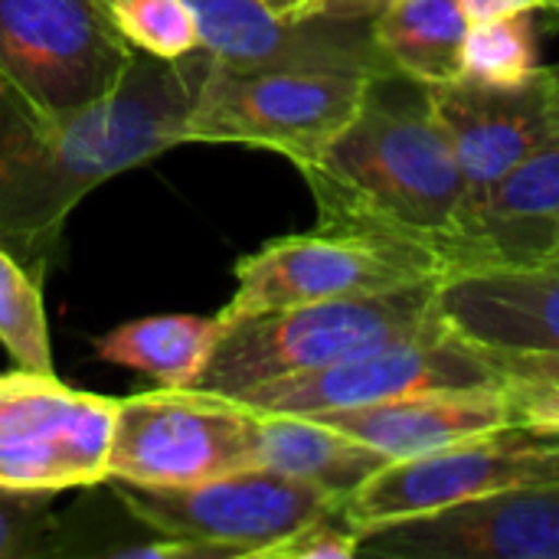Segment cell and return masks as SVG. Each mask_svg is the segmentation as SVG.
I'll list each match as a JSON object with an SVG mask.
<instances>
[{
	"label": "cell",
	"mask_w": 559,
	"mask_h": 559,
	"mask_svg": "<svg viewBox=\"0 0 559 559\" xmlns=\"http://www.w3.org/2000/svg\"><path fill=\"white\" fill-rule=\"evenodd\" d=\"M200 46L233 69H334L370 79L396 75L373 43L370 20H278L259 0H187Z\"/></svg>",
	"instance_id": "14"
},
{
	"label": "cell",
	"mask_w": 559,
	"mask_h": 559,
	"mask_svg": "<svg viewBox=\"0 0 559 559\" xmlns=\"http://www.w3.org/2000/svg\"><path fill=\"white\" fill-rule=\"evenodd\" d=\"M396 75L373 79L354 121L298 167L318 229L380 236L429 255L442 278L459 236L465 180L423 88L393 92Z\"/></svg>",
	"instance_id": "2"
},
{
	"label": "cell",
	"mask_w": 559,
	"mask_h": 559,
	"mask_svg": "<svg viewBox=\"0 0 559 559\" xmlns=\"http://www.w3.org/2000/svg\"><path fill=\"white\" fill-rule=\"evenodd\" d=\"M272 16H278V20H292V23H298V20H311V7H314V0H259Z\"/></svg>",
	"instance_id": "29"
},
{
	"label": "cell",
	"mask_w": 559,
	"mask_h": 559,
	"mask_svg": "<svg viewBox=\"0 0 559 559\" xmlns=\"http://www.w3.org/2000/svg\"><path fill=\"white\" fill-rule=\"evenodd\" d=\"M360 550V534L344 521L341 511L311 521L295 537L272 547L265 559H350Z\"/></svg>",
	"instance_id": "26"
},
{
	"label": "cell",
	"mask_w": 559,
	"mask_h": 559,
	"mask_svg": "<svg viewBox=\"0 0 559 559\" xmlns=\"http://www.w3.org/2000/svg\"><path fill=\"white\" fill-rule=\"evenodd\" d=\"M550 3H554V0H544V7H550Z\"/></svg>",
	"instance_id": "32"
},
{
	"label": "cell",
	"mask_w": 559,
	"mask_h": 559,
	"mask_svg": "<svg viewBox=\"0 0 559 559\" xmlns=\"http://www.w3.org/2000/svg\"><path fill=\"white\" fill-rule=\"evenodd\" d=\"M396 0H314L311 16L328 20H373Z\"/></svg>",
	"instance_id": "27"
},
{
	"label": "cell",
	"mask_w": 559,
	"mask_h": 559,
	"mask_svg": "<svg viewBox=\"0 0 559 559\" xmlns=\"http://www.w3.org/2000/svg\"><path fill=\"white\" fill-rule=\"evenodd\" d=\"M108 485L151 527L206 544L219 557L265 559L311 521L341 511L337 495L269 468H242L190 488Z\"/></svg>",
	"instance_id": "7"
},
{
	"label": "cell",
	"mask_w": 559,
	"mask_h": 559,
	"mask_svg": "<svg viewBox=\"0 0 559 559\" xmlns=\"http://www.w3.org/2000/svg\"><path fill=\"white\" fill-rule=\"evenodd\" d=\"M501 386V367L488 347H478L452 328L429 337L396 341L331 367L269 380L233 396L249 413L318 416L386 403L423 390H481Z\"/></svg>",
	"instance_id": "11"
},
{
	"label": "cell",
	"mask_w": 559,
	"mask_h": 559,
	"mask_svg": "<svg viewBox=\"0 0 559 559\" xmlns=\"http://www.w3.org/2000/svg\"><path fill=\"white\" fill-rule=\"evenodd\" d=\"M465 16L472 23L481 20H498V16H511V13H524V10H544V0H459Z\"/></svg>",
	"instance_id": "28"
},
{
	"label": "cell",
	"mask_w": 559,
	"mask_h": 559,
	"mask_svg": "<svg viewBox=\"0 0 559 559\" xmlns=\"http://www.w3.org/2000/svg\"><path fill=\"white\" fill-rule=\"evenodd\" d=\"M115 416L118 400L56 373H0V485L56 495L105 485Z\"/></svg>",
	"instance_id": "10"
},
{
	"label": "cell",
	"mask_w": 559,
	"mask_h": 559,
	"mask_svg": "<svg viewBox=\"0 0 559 559\" xmlns=\"http://www.w3.org/2000/svg\"><path fill=\"white\" fill-rule=\"evenodd\" d=\"M468 26L459 0H396L370 20L377 49L396 75L416 85L462 79Z\"/></svg>",
	"instance_id": "19"
},
{
	"label": "cell",
	"mask_w": 559,
	"mask_h": 559,
	"mask_svg": "<svg viewBox=\"0 0 559 559\" xmlns=\"http://www.w3.org/2000/svg\"><path fill=\"white\" fill-rule=\"evenodd\" d=\"M311 419L364 442L386 462L416 459L426 452L514 429V413L501 386L423 390L373 406L318 413Z\"/></svg>",
	"instance_id": "17"
},
{
	"label": "cell",
	"mask_w": 559,
	"mask_h": 559,
	"mask_svg": "<svg viewBox=\"0 0 559 559\" xmlns=\"http://www.w3.org/2000/svg\"><path fill=\"white\" fill-rule=\"evenodd\" d=\"M462 62V75L491 85H518L537 75L544 69L537 46V10L472 23Z\"/></svg>",
	"instance_id": "22"
},
{
	"label": "cell",
	"mask_w": 559,
	"mask_h": 559,
	"mask_svg": "<svg viewBox=\"0 0 559 559\" xmlns=\"http://www.w3.org/2000/svg\"><path fill=\"white\" fill-rule=\"evenodd\" d=\"M419 88L432 118L449 138L465 180V206L459 226L501 177H508L540 147L559 141V108L550 66L518 85H491L462 75L455 82Z\"/></svg>",
	"instance_id": "12"
},
{
	"label": "cell",
	"mask_w": 559,
	"mask_h": 559,
	"mask_svg": "<svg viewBox=\"0 0 559 559\" xmlns=\"http://www.w3.org/2000/svg\"><path fill=\"white\" fill-rule=\"evenodd\" d=\"M219 337L216 314H154L118 324L95 341V354L151 377L160 390H193Z\"/></svg>",
	"instance_id": "20"
},
{
	"label": "cell",
	"mask_w": 559,
	"mask_h": 559,
	"mask_svg": "<svg viewBox=\"0 0 559 559\" xmlns=\"http://www.w3.org/2000/svg\"><path fill=\"white\" fill-rule=\"evenodd\" d=\"M134 59L105 0H0V88L46 121L111 95Z\"/></svg>",
	"instance_id": "5"
},
{
	"label": "cell",
	"mask_w": 559,
	"mask_h": 559,
	"mask_svg": "<svg viewBox=\"0 0 559 559\" xmlns=\"http://www.w3.org/2000/svg\"><path fill=\"white\" fill-rule=\"evenodd\" d=\"M210 66L203 46L180 59L138 52L111 95L62 121L33 115L0 88V246L46 278L62 226L92 187L183 144Z\"/></svg>",
	"instance_id": "1"
},
{
	"label": "cell",
	"mask_w": 559,
	"mask_h": 559,
	"mask_svg": "<svg viewBox=\"0 0 559 559\" xmlns=\"http://www.w3.org/2000/svg\"><path fill=\"white\" fill-rule=\"evenodd\" d=\"M557 265H559V262H557Z\"/></svg>",
	"instance_id": "33"
},
{
	"label": "cell",
	"mask_w": 559,
	"mask_h": 559,
	"mask_svg": "<svg viewBox=\"0 0 559 559\" xmlns=\"http://www.w3.org/2000/svg\"><path fill=\"white\" fill-rule=\"evenodd\" d=\"M0 344L20 370L56 373L49 324L43 308V278L0 246Z\"/></svg>",
	"instance_id": "21"
},
{
	"label": "cell",
	"mask_w": 559,
	"mask_h": 559,
	"mask_svg": "<svg viewBox=\"0 0 559 559\" xmlns=\"http://www.w3.org/2000/svg\"><path fill=\"white\" fill-rule=\"evenodd\" d=\"M550 79H554V95H557V108H559V66H550Z\"/></svg>",
	"instance_id": "31"
},
{
	"label": "cell",
	"mask_w": 559,
	"mask_h": 559,
	"mask_svg": "<svg viewBox=\"0 0 559 559\" xmlns=\"http://www.w3.org/2000/svg\"><path fill=\"white\" fill-rule=\"evenodd\" d=\"M383 465L380 452L311 416L252 413V468L318 485L337 495L341 504Z\"/></svg>",
	"instance_id": "18"
},
{
	"label": "cell",
	"mask_w": 559,
	"mask_h": 559,
	"mask_svg": "<svg viewBox=\"0 0 559 559\" xmlns=\"http://www.w3.org/2000/svg\"><path fill=\"white\" fill-rule=\"evenodd\" d=\"M491 354L501 367V390L511 403L514 429L534 436H559V354Z\"/></svg>",
	"instance_id": "23"
},
{
	"label": "cell",
	"mask_w": 559,
	"mask_h": 559,
	"mask_svg": "<svg viewBox=\"0 0 559 559\" xmlns=\"http://www.w3.org/2000/svg\"><path fill=\"white\" fill-rule=\"evenodd\" d=\"M118 33L147 56L180 59L200 49L197 16L187 0H105Z\"/></svg>",
	"instance_id": "24"
},
{
	"label": "cell",
	"mask_w": 559,
	"mask_h": 559,
	"mask_svg": "<svg viewBox=\"0 0 559 559\" xmlns=\"http://www.w3.org/2000/svg\"><path fill=\"white\" fill-rule=\"evenodd\" d=\"M252 468V413L200 390H154L118 400L108 481L190 488Z\"/></svg>",
	"instance_id": "8"
},
{
	"label": "cell",
	"mask_w": 559,
	"mask_h": 559,
	"mask_svg": "<svg viewBox=\"0 0 559 559\" xmlns=\"http://www.w3.org/2000/svg\"><path fill=\"white\" fill-rule=\"evenodd\" d=\"M559 485V436L508 429L416 459H396L354 488L341 514L364 534L508 488Z\"/></svg>",
	"instance_id": "9"
},
{
	"label": "cell",
	"mask_w": 559,
	"mask_h": 559,
	"mask_svg": "<svg viewBox=\"0 0 559 559\" xmlns=\"http://www.w3.org/2000/svg\"><path fill=\"white\" fill-rule=\"evenodd\" d=\"M540 13H547V16H550V20H554V23H557V26H559V0H554L550 7H544Z\"/></svg>",
	"instance_id": "30"
},
{
	"label": "cell",
	"mask_w": 559,
	"mask_h": 559,
	"mask_svg": "<svg viewBox=\"0 0 559 559\" xmlns=\"http://www.w3.org/2000/svg\"><path fill=\"white\" fill-rule=\"evenodd\" d=\"M357 557L559 559V485L508 488L364 531Z\"/></svg>",
	"instance_id": "13"
},
{
	"label": "cell",
	"mask_w": 559,
	"mask_h": 559,
	"mask_svg": "<svg viewBox=\"0 0 559 559\" xmlns=\"http://www.w3.org/2000/svg\"><path fill=\"white\" fill-rule=\"evenodd\" d=\"M559 262V141L501 177L462 219L445 275Z\"/></svg>",
	"instance_id": "15"
},
{
	"label": "cell",
	"mask_w": 559,
	"mask_h": 559,
	"mask_svg": "<svg viewBox=\"0 0 559 559\" xmlns=\"http://www.w3.org/2000/svg\"><path fill=\"white\" fill-rule=\"evenodd\" d=\"M439 265L400 242L318 229L282 236L236 262V292L216 314L226 324L292 305L380 295L439 282Z\"/></svg>",
	"instance_id": "6"
},
{
	"label": "cell",
	"mask_w": 559,
	"mask_h": 559,
	"mask_svg": "<svg viewBox=\"0 0 559 559\" xmlns=\"http://www.w3.org/2000/svg\"><path fill=\"white\" fill-rule=\"evenodd\" d=\"M439 282L292 305L226 324L193 390L233 400L269 380L311 373L396 341L442 334L449 324L436 305Z\"/></svg>",
	"instance_id": "3"
},
{
	"label": "cell",
	"mask_w": 559,
	"mask_h": 559,
	"mask_svg": "<svg viewBox=\"0 0 559 559\" xmlns=\"http://www.w3.org/2000/svg\"><path fill=\"white\" fill-rule=\"evenodd\" d=\"M436 305L442 321L478 347L559 354V265L445 275Z\"/></svg>",
	"instance_id": "16"
},
{
	"label": "cell",
	"mask_w": 559,
	"mask_h": 559,
	"mask_svg": "<svg viewBox=\"0 0 559 559\" xmlns=\"http://www.w3.org/2000/svg\"><path fill=\"white\" fill-rule=\"evenodd\" d=\"M370 75L334 69H233L213 59L183 121V144H242L314 160L360 111Z\"/></svg>",
	"instance_id": "4"
},
{
	"label": "cell",
	"mask_w": 559,
	"mask_h": 559,
	"mask_svg": "<svg viewBox=\"0 0 559 559\" xmlns=\"http://www.w3.org/2000/svg\"><path fill=\"white\" fill-rule=\"evenodd\" d=\"M56 491L0 485V559H46L52 544Z\"/></svg>",
	"instance_id": "25"
}]
</instances>
